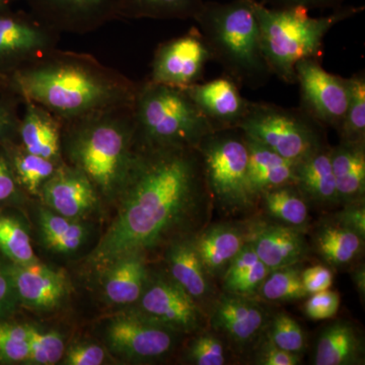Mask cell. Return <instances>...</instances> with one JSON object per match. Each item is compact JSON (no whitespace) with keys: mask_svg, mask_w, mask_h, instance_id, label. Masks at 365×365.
<instances>
[{"mask_svg":"<svg viewBox=\"0 0 365 365\" xmlns=\"http://www.w3.org/2000/svg\"><path fill=\"white\" fill-rule=\"evenodd\" d=\"M211 197L197 148L137 145L118 211L88 263L98 272L126 255L145 253L193 234Z\"/></svg>","mask_w":365,"mask_h":365,"instance_id":"cell-1","label":"cell"},{"mask_svg":"<svg viewBox=\"0 0 365 365\" xmlns=\"http://www.w3.org/2000/svg\"><path fill=\"white\" fill-rule=\"evenodd\" d=\"M7 86L62 121L91 113L132 106L138 83L86 53H46L14 72Z\"/></svg>","mask_w":365,"mask_h":365,"instance_id":"cell-2","label":"cell"},{"mask_svg":"<svg viewBox=\"0 0 365 365\" xmlns=\"http://www.w3.org/2000/svg\"><path fill=\"white\" fill-rule=\"evenodd\" d=\"M136 150L133 105L63 121V162L88 178L102 201L116 202Z\"/></svg>","mask_w":365,"mask_h":365,"instance_id":"cell-3","label":"cell"},{"mask_svg":"<svg viewBox=\"0 0 365 365\" xmlns=\"http://www.w3.org/2000/svg\"><path fill=\"white\" fill-rule=\"evenodd\" d=\"M193 21L211 58L237 86L256 90L272 76L262 50L258 21L245 0L205 1Z\"/></svg>","mask_w":365,"mask_h":365,"instance_id":"cell-4","label":"cell"},{"mask_svg":"<svg viewBox=\"0 0 365 365\" xmlns=\"http://www.w3.org/2000/svg\"><path fill=\"white\" fill-rule=\"evenodd\" d=\"M245 1L258 21L262 50L272 76L287 85H294L300 60L321 58L324 39L334 26L364 11V6H344L313 18L302 7L274 9L259 0Z\"/></svg>","mask_w":365,"mask_h":365,"instance_id":"cell-5","label":"cell"},{"mask_svg":"<svg viewBox=\"0 0 365 365\" xmlns=\"http://www.w3.org/2000/svg\"><path fill=\"white\" fill-rule=\"evenodd\" d=\"M137 145L197 148L215 131L181 88L146 81L138 83L133 103Z\"/></svg>","mask_w":365,"mask_h":365,"instance_id":"cell-6","label":"cell"},{"mask_svg":"<svg viewBox=\"0 0 365 365\" xmlns=\"http://www.w3.org/2000/svg\"><path fill=\"white\" fill-rule=\"evenodd\" d=\"M211 200L227 215L248 213L259 198L249 179L246 135L240 128L218 129L197 146Z\"/></svg>","mask_w":365,"mask_h":365,"instance_id":"cell-7","label":"cell"},{"mask_svg":"<svg viewBox=\"0 0 365 365\" xmlns=\"http://www.w3.org/2000/svg\"><path fill=\"white\" fill-rule=\"evenodd\" d=\"M239 128L249 138L294 163L329 146L326 127L300 107L251 102Z\"/></svg>","mask_w":365,"mask_h":365,"instance_id":"cell-8","label":"cell"},{"mask_svg":"<svg viewBox=\"0 0 365 365\" xmlns=\"http://www.w3.org/2000/svg\"><path fill=\"white\" fill-rule=\"evenodd\" d=\"M103 335L113 354L129 361L143 362L172 352L181 334L133 309L108 319Z\"/></svg>","mask_w":365,"mask_h":365,"instance_id":"cell-9","label":"cell"},{"mask_svg":"<svg viewBox=\"0 0 365 365\" xmlns=\"http://www.w3.org/2000/svg\"><path fill=\"white\" fill-rule=\"evenodd\" d=\"M60 36L32 14L0 9V81L58 48Z\"/></svg>","mask_w":365,"mask_h":365,"instance_id":"cell-10","label":"cell"},{"mask_svg":"<svg viewBox=\"0 0 365 365\" xmlns=\"http://www.w3.org/2000/svg\"><path fill=\"white\" fill-rule=\"evenodd\" d=\"M300 108L326 127L339 129L349 100L348 78L324 69L318 58L300 60L295 66Z\"/></svg>","mask_w":365,"mask_h":365,"instance_id":"cell-11","label":"cell"},{"mask_svg":"<svg viewBox=\"0 0 365 365\" xmlns=\"http://www.w3.org/2000/svg\"><path fill=\"white\" fill-rule=\"evenodd\" d=\"M211 53L198 29L158 46L148 81L174 88L195 85L202 78Z\"/></svg>","mask_w":365,"mask_h":365,"instance_id":"cell-12","label":"cell"},{"mask_svg":"<svg viewBox=\"0 0 365 365\" xmlns=\"http://www.w3.org/2000/svg\"><path fill=\"white\" fill-rule=\"evenodd\" d=\"M137 311L180 334L199 332L204 325V311L193 297L168 277L148 278Z\"/></svg>","mask_w":365,"mask_h":365,"instance_id":"cell-13","label":"cell"},{"mask_svg":"<svg viewBox=\"0 0 365 365\" xmlns=\"http://www.w3.org/2000/svg\"><path fill=\"white\" fill-rule=\"evenodd\" d=\"M37 20L57 32H95L118 19L116 0H25Z\"/></svg>","mask_w":365,"mask_h":365,"instance_id":"cell-14","label":"cell"},{"mask_svg":"<svg viewBox=\"0 0 365 365\" xmlns=\"http://www.w3.org/2000/svg\"><path fill=\"white\" fill-rule=\"evenodd\" d=\"M268 323L267 312L253 297L223 292L211 307L213 331L237 349L256 342Z\"/></svg>","mask_w":365,"mask_h":365,"instance_id":"cell-15","label":"cell"},{"mask_svg":"<svg viewBox=\"0 0 365 365\" xmlns=\"http://www.w3.org/2000/svg\"><path fill=\"white\" fill-rule=\"evenodd\" d=\"M39 198L43 205L53 212L81 220L95 212L102 202L88 178L66 163L45 182Z\"/></svg>","mask_w":365,"mask_h":365,"instance_id":"cell-16","label":"cell"},{"mask_svg":"<svg viewBox=\"0 0 365 365\" xmlns=\"http://www.w3.org/2000/svg\"><path fill=\"white\" fill-rule=\"evenodd\" d=\"M182 88L215 130L239 128L251 106L252 101L242 97L239 86L227 76Z\"/></svg>","mask_w":365,"mask_h":365,"instance_id":"cell-17","label":"cell"},{"mask_svg":"<svg viewBox=\"0 0 365 365\" xmlns=\"http://www.w3.org/2000/svg\"><path fill=\"white\" fill-rule=\"evenodd\" d=\"M19 302L34 311H53L63 304L69 287L63 272L39 261L26 265H6Z\"/></svg>","mask_w":365,"mask_h":365,"instance_id":"cell-18","label":"cell"},{"mask_svg":"<svg viewBox=\"0 0 365 365\" xmlns=\"http://www.w3.org/2000/svg\"><path fill=\"white\" fill-rule=\"evenodd\" d=\"M248 227V242L271 271L299 264L309 255V244L302 228L278 222H254Z\"/></svg>","mask_w":365,"mask_h":365,"instance_id":"cell-19","label":"cell"},{"mask_svg":"<svg viewBox=\"0 0 365 365\" xmlns=\"http://www.w3.org/2000/svg\"><path fill=\"white\" fill-rule=\"evenodd\" d=\"M195 235H181L168 244L165 252L169 276L194 299L206 307L215 299L212 278L206 272L197 253Z\"/></svg>","mask_w":365,"mask_h":365,"instance_id":"cell-20","label":"cell"},{"mask_svg":"<svg viewBox=\"0 0 365 365\" xmlns=\"http://www.w3.org/2000/svg\"><path fill=\"white\" fill-rule=\"evenodd\" d=\"M63 121L37 103L23 98L16 141L29 153L55 163L62 158Z\"/></svg>","mask_w":365,"mask_h":365,"instance_id":"cell-21","label":"cell"},{"mask_svg":"<svg viewBox=\"0 0 365 365\" xmlns=\"http://www.w3.org/2000/svg\"><path fill=\"white\" fill-rule=\"evenodd\" d=\"M197 253L211 278H222L230 262L248 242L249 227L220 223L195 235Z\"/></svg>","mask_w":365,"mask_h":365,"instance_id":"cell-22","label":"cell"},{"mask_svg":"<svg viewBox=\"0 0 365 365\" xmlns=\"http://www.w3.org/2000/svg\"><path fill=\"white\" fill-rule=\"evenodd\" d=\"M145 256L141 252L128 254L101 271L103 292L108 302L131 306L138 302L150 278Z\"/></svg>","mask_w":365,"mask_h":365,"instance_id":"cell-23","label":"cell"},{"mask_svg":"<svg viewBox=\"0 0 365 365\" xmlns=\"http://www.w3.org/2000/svg\"><path fill=\"white\" fill-rule=\"evenodd\" d=\"M294 186L309 203L323 207L341 204L331 163L330 145L297 163Z\"/></svg>","mask_w":365,"mask_h":365,"instance_id":"cell-24","label":"cell"},{"mask_svg":"<svg viewBox=\"0 0 365 365\" xmlns=\"http://www.w3.org/2000/svg\"><path fill=\"white\" fill-rule=\"evenodd\" d=\"M249 151V179L255 195L278 187L294 185L297 163L281 157L254 139L246 136Z\"/></svg>","mask_w":365,"mask_h":365,"instance_id":"cell-25","label":"cell"},{"mask_svg":"<svg viewBox=\"0 0 365 365\" xmlns=\"http://www.w3.org/2000/svg\"><path fill=\"white\" fill-rule=\"evenodd\" d=\"M331 163L340 203L364 201L365 143L331 146Z\"/></svg>","mask_w":365,"mask_h":365,"instance_id":"cell-26","label":"cell"},{"mask_svg":"<svg viewBox=\"0 0 365 365\" xmlns=\"http://www.w3.org/2000/svg\"><path fill=\"white\" fill-rule=\"evenodd\" d=\"M364 339L352 324L335 322L319 334L314 364L355 365L364 364Z\"/></svg>","mask_w":365,"mask_h":365,"instance_id":"cell-27","label":"cell"},{"mask_svg":"<svg viewBox=\"0 0 365 365\" xmlns=\"http://www.w3.org/2000/svg\"><path fill=\"white\" fill-rule=\"evenodd\" d=\"M37 215L41 241L53 253L73 255L88 242L90 228L83 220L57 215L45 206Z\"/></svg>","mask_w":365,"mask_h":365,"instance_id":"cell-28","label":"cell"},{"mask_svg":"<svg viewBox=\"0 0 365 365\" xmlns=\"http://www.w3.org/2000/svg\"><path fill=\"white\" fill-rule=\"evenodd\" d=\"M314 242L319 256L336 268H344L356 261L364 248V239L335 222L319 227Z\"/></svg>","mask_w":365,"mask_h":365,"instance_id":"cell-29","label":"cell"},{"mask_svg":"<svg viewBox=\"0 0 365 365\" xmlns=\"http://www.w3.org/2000/svg\"><path fill=\"white\" fill-rule=\"evenodd\" d=\"M13 170L16 182L26 195L39 197L41 189L62 163L52 162L29 153L18 141L1 146Z\"/></svg>","mask_w":365,"mask_h":365,"instance_id":"cell-30","label":"cell"},{"mask_svg":"<svg viewBox=\"0 0 365 365\" xmlns=\"http://www.w3.org/2000/svg\"><path fill=\"white\" fill-rule=\"evenodd\" d=\"M204 0H116L118 19L194 20Z\"/></svg>","mask_w":365,"mask_h":365,"instance_id":"cell-31","label":"cell"},{"mask_svg":"<svg viewBox=\"0 0 365 365\" xmlns=\"http://www.w3.org/2000/svg\"><path fill=\"white\" fill-rule=\"evenodd\" d=\"M260 200L276 222L302 230L309 223V202L294 185L269 190L262 194Z\"/></svg>","mask_w":365,"mask_h":365,"instance_id":"cell-32","label":"cell"},{"mask_svg":"<svg viewBox=\"0 0 365 365\" xmlns=\"http://www.w3.org/2000/svg\"><path fill=\"white\" fill-rule=\"evenodd\" d=\"M349 100L339 129L340 143H365V72L360 71L348 78Z\"/></svg>","mask_w":365,"mask_h":365,"instance_id":"cell-33","label":"cell"},{"mask_svg":"<svg viewBox=\"0 0 365 365\" xmlns=\"http://www.w3.org/2000/svg\"><path fill=\"white\" fill-rule=\"evenodd\" d=\"M0 251L16 265L37 262L30 234L16 216L0 211Z\"/></svg>","mask_w":365,"mask_h":365,"instance_id":"cell-34","label":"cell"},{"mask_svg":"<svg viewBox=\"0 0 365 365\" xmlns=\"http://www.w3.org/2000/svg\"><path fill=\"white\" fill-rule=\"evenodd\" d=\"M299 264L275 269L269 273L258 295L269 302H294L309 297L302 281Z\"/></svg>","mask_w":365,"mask_h":365,"instance_id":"cell-35","label":"cell"},{"mask_svg":"<svg viewBox=\"0 0 365 365\" xmlns=\"http://www.w3.org/2000/svg\"><path fill=\"white\" fill-rule=\"evenodd\" d=\"M29 338L30 351L25 364L53 365L63 359L66 343L59 333L29 325Z\"/></svg>","mask_w":365,"mask_h":365,"instance_id":"cell-36","label":"cell"},{"mask_svg":"<svg viewBox=\"0 0 365 365\" xmlns=\"http://www.w3.org/2000/svg\"><path fill=\"white\" fill-rule=\"evenodd\" d=\"M29 351V325L0 319V364H25Z\"/></svg>","mask_w":365,"mask_h":365,"instance_id":"cell-37","label":"cell"},{"mask_svg":"<svg viewBox=\"0 0 365 365\" xmlns=\"http://www.w3.org/2000/svg\"><path fill=\"white\" fill-rule=\"evenodd\" d=\"M266 336L271 343L285 351L302 355L307 347L306 333L299 322L285 313H279L269 321Z\"/></svg>","mask_w":365,"mask_h":365,"instance_id":"cell-38","label":"cell"},{"mask_svg":"<svg viewBox=\"0 0 365 365\" xmlns=\"http://www.w3.org/2000/svg\"><path fill=\"white\" fill-rule=\"evenodd\" d=\"M186 356L189 364L196 365H223L227 361L222 338L215 331L198 334L190 343Z\"/></svg>","mask_w":365,"mask_h":365,"instance_id":"cell-39","label":"cell"},{"mask_svg":"<svg viewBox=\"0 0 365 365\" xmlns=\"http://www.w3.org/2000/svg\"><path fill=\"white\" fill-rule=\"evenodd\" d=\"M23 98L9 86H0V146L16 141Z\"/></svg>","mask_w":365,"mask_h":365,"instance_id":"cell-40","label":"cell"},{"mask_svg":"<svg viewBox=\"0 0 365 365\" xmlns=\"http://www.w3.org/2000/svg\"><path fill=\"white\" fill-rule=\"evenodd\" d=\"M309 297L304 304V313L313 321L332 319L339 311L340 295L330 288Z\"/></svg>","mask_w":365,"mask_h":365,"instance_id":"cell-41","label":"cell"},{"mask_svg":"<svg viewBox=\"0 0 365 365\" xmlns=\"http://www.w3.org/2000/svg\"><path fill=\"white\" fill-rule=\"evenodd\" d=\"M26 194L16 182L6 153L0 146V208L4 205H18Z\"/></svg>","mask_w":365,"mask_h":365,"instance_id":"cell-42","label":"cell"},{"mask_svg":"<svg viewBox=\"0 0 365 365\" xmlns=\"http://www.w3.org/2000/svg\"><path fill=\"white\" fill-rule=\"evenodd\" d=\"M62 360L67 365H101L107 360V352L96 343L81 342L71 346Z\"/></svg>","mask_w":365,"mask_h":365,"instance_id":"cell-43","label":"cell"},{"mask_svg":"<svg viewBox=\"0 0 365 365\" xmlns=\"http://www.w3.org/2000/svg\"><path fill=\"white\" fill-rule=\"evenodd\" d=\"M270 272V269L263 262L259 260L225 294L249 297H256V295H258L259 289H260L261 285L263 284L264 280L266 279Z\"/></svg>","mask_w":365,"mask_h":365,"instance_id":"cell-44","label":"cell"},{"mask_svg":"<svg viewBox=\"0 0 365 365\" xmlns=\"http://www.w3.org/2000/svg\"><path fill=\"white\" fill-rule=\"evenodd\" d=\"M300 361L302 355L285 351L271 343L267 338L262 342L255 359V364L260 365H297Z\"/></svg>","mask_w":365,"mask_h":365,"instance_id":"cell-45","label":"cell"},{"mask_svg":"<svg viewBox=\"0 0 365 365\" xmlns=\"http://www.w3.org/2000/svg\"><path fill=\"white\" fill-rule=\"evenodd\" d=\"M20 304L13 280L6 265L0 262V319H7Z\"/></svg>","mask_w":365,"mask_h":365,"instance_id":"cell-46","label":"cell"},{"mask_svg":"<svg viewBox=\"0 0 365 365\" xmlns=\"http://www.w3.org/2000/svg\"><path fill=\"white\" fill-rule=\"evenodd\" d=\"M334 222L356 232L365 239V207L362 202L345 204L344 208L336 213Z\"/></svg>","mask_w":365,"mask_h":365,"instance_id":"cell-47","label":"cell"},{"mask_svg":"<svg viewBox=\"0 0 365 365\" xmlns=\"http://www.w3.org/2000/svg\"><path fill=\"white\" fill-rule=\"evenodd\" d=\"M302 281L307 294H313L332 287L333 272L323 265L313 266L302 270Z\"/></svg>","mask_w":365,"mask_h":365,"instance_id":"cell-48","label":"cell"},{"mask_svg":"<svg viewBox=\"0 0 365 365\" xmlns=\"http://www.w3.org/2000/svg\"><path fill=\"white\" fill-rule=\"evenodd\" d=\"M347 0H261L262 4L274 9L302 7L311 9H330L331 11L346 6Z\"/></svg>","mask_w":365,"mask_h":365,"instance_id":"cell-49","label":"cell"},{"mask_svg":"<svg viewBox=\"0 0 365 365\" xmlns=\"http://www.w3.org/2000/svg\"><path fill=\"white\" fill-rule=\"evenodd\" d=\"M352 281L356 287L360 297H364L365 295V269L364 264L356 266L352 270Z\"/></svg>","mask_w":365,"mask_h":365,"instance_id":"cell-50","label":"cell"},{"mask_svg":"<svg viewBox=\"0 0 365 365\" xmlns=\"http://www.w3.org/2000/svg\"><path fill=\"white\" fill-rule=\"evenodd\" d=\"M16 1H18V0H0V9L11 7V4Z\"/></svg>","mask_w":365,"mask_h":365,"instance_id":"cell-51","label":"cell"},{"mask_svg":"<svg viewBox=\"0 0 365 365\" xmlns=\"http://www.w3.org/2000/svg\"><path fill=\"white\" fill-rule=\"evenodd\" d=\"M4 85H6V83H1V81H0V86H4Z\"/></svg>","mask_w":365,"mask_h":365,"instance_id":"cell-52","label":"cell"}]
</instances>
